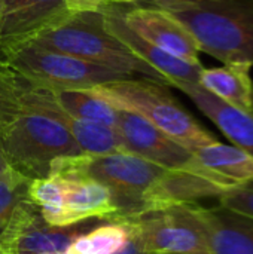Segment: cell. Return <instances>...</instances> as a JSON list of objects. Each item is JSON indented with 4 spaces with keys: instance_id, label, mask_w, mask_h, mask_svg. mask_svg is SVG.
Here are the masks:
<instances>
[{
    "instance_id": "cell-10",
    "label": "cell",
    "mask_w": 253,
    "mask_h": 254,
    "mask_svg": "<svg viewBox=\"0 0 253 254\" xmlns=\"http://www.w3.org/2000/svg\"><path fill=\"white\" fill-rule=\"evenodd\" d=\"M115 131L119 138L121 152L139 156L166 170L198 173L213 177L230 188L237 186L231 180L206 168L191 150L176 143L173 138L136 113L118 110Z\"/></svg>"
},
{
    "instance_id": "cell-8",
    "label": "cell",
    "mask_w": 253,
    "mask_h": 254,
    "mask_svg": "<svg viewBox=\"0 0 253 254\" xmlns=\"http://www.w3.org/2000/svg\"><path fill=\"white\" fill-rule=\"evenodd\" d=\"M79 165L85 174L106 186L113 195L119 210L116 222L139 216L145 193L167 171L157 164L125 152L81 155Z\"/></svg>"
},
{
    "instance_id": "cell-1",
    "label": "cell",
    "mask_w": 253,
    "mask_h": 254,
    "mask_svg": "<svg viewBox=\"0 0 253 254\" xmlns=\"http://www.w3.org/2000/svg\"><path fill=\"white\" fill-rule=\"evenodd\" d=\"M63 115L51 88L0 61V152L15 171L45 179L54 161L84 155Z\"/></svg>"
},
{
    "instance_id": "cell-3",
    "label": "cell",
    "mask_w": 253,
    "mask_h": 254,
    "mask_svg": "<svg viewBox=\"0 0 253 254\" xmlns=\"http://www.w3.org/2000/svg\"><path fill=\"white\" fill-rule=\"evenodd\" d=\"M155 7L183 25L200 52L224 64L253 65V0H200Z\"/></svg>"
},
{
    "instance_id": "cell-15",
    "label": "cell",
    "mask_w": 253,
    "mask_h": 254,
    "mask_svg": "<svg viewBox=\"0 0 253 254\" xmlns=\"http://www.w3.org/2000/svg\"><path fill=\"white\" fill-rule=\"evenodd\" d=\"M213 254H253V219L222 205L206 208L194 204Z\"/></svg>"
},
{
    "instance_id": "cell-23",
    "label": "cell",
    "mask_w": 253,
    "mask_h": 254,
    "mask_svg": "<svg viewBox=\"0 0 253 254\" xmlns=\"http://www.w3.org/2000/svg\"><path fill=\"white\" fill-rule=\"evenodd\" d=\"M152 6H166V4H176V3H194L200 0H149Z\"/></svg>"
},
{
    "instance_id": "cell-22",
    "label": "cell",
    "mask_w": 253,
    "mask_h": 254,
    "mask_svg": "<svg viewBox=\"0 0 253 254\" xmlns=\"http://www.w3.org/2000/svg\"><path fill=\"white\" fill-rule=\"evenodd\" d=\"M115 254H148V253H145L142 249H140V246L133 240V238H130V241L118 252V253H115Z\"/></svg>"
},
{
    "instance_id": "cell-7",
    "label": "cell",
    "mask_w": 253,
    "mask_h": 254,
    "mask_svg": "<svg viewBox=\"0 0 253 254\" xmlns=\"http://www.w3.org/2000/svg\"><path fill=\"white\" fill-rule=\"evenodd\" d=\"M148 254H213L194 204L154 210L122 222Z\"/></svg>"
},
{
    "instance_id": "cell-28",
    "label": "cell",
    "mask_w": 253,
    "mask_h": 254,
    "mask_svg": "<svg viewBox=\"0 0 253 254\" xmlns=\"http://www.w3.org/2000/svg\"><path fill=\"white\" fill-rule=\"evenodd\" d=\"M0 254H6L4 252H1V249H0Z\"/></svg>"
},
{
    "instance_id": "cell-5",
    "label": "cell",
    "mask_w": 253,
    "mask_h": 254,
    "mask_svg": "<svg viewBox=\"0 0 253 254\" xmlns=\"http://www.w3.org/2000/svg\"><path fill=\"white\" fill-rule=\"evenodd\" d=\"M88 91L118 110L142 116L191 152L218 141L171 97L163 83L149 79H125Z\"/></svg>"
},
{
    "instance_id": "cell-12",
    "label": "cell",
    "mask_w": 253,
    "mask_h": 254,
    "mask_svg": "<svg viewBox=\"0 0 253 254\" xmlns=\"http://www.w3.org/2000/svg\"><path fill=\"white\" fill-rule=\"evenodd\" d=\"M103 16L106 30L121 40L136 57L157 70L164 77L167 85L173 86L179 82L200 83V76L204 70L201 63H189L177 58L142 39L124 22L121 9L115 6L106 4L103 9Z\"/></svg>"
},
{
    "instance_id": "cell-16",
    "label": "cell",
    "mask_w": 253,
    "mask_h": 254,
    "mask_svg": "<svg viewBox=\"0 0 253 254\" xmlns=\"http://www.w3.org/2000/svg\"><path fill=\"white\" fill-rule=\"evenodd\" d=\"M200 85L222 101L252 112L253 82L251 67L239 64H225L222 67L204 68L200 76Z\"/></svg>"
},
{
    "instance_id": "cell-17",
    "label": "cell",
    "mask_w": 253,
    "mask_h": 254,
    "mask_svg": "<svg viewBox=\"0 0 253 254\" xmlns=\"http://www.w3.org/2000/svg\"><path fill=\"white\" fill-rule=\"evenodd\" d=\"M52 94L58 107L70 118L106 125L115 129L118 109L88 89H52Z\"/></svg>"
},
{
    "instance_id": "cell-6",
    "label": "cell",
    "mask_w": 253,
    "mask_h": 254,
    "mask_svg": "<svg viewBox=\"0 0 253 254\" xmlns=\"http://www.w3.org/2000/svg\"><path fill=\"white\" fill-rule=\"evenodd\" d=\"M0 61L30 80L52 89H91L125 79H140L31 43L19 45L3 52Z\"/></svg>"
},
{
    "instance_id": "cell-11",
    "label": "cell",
    "mask_w": 253,
    "mask_h": 254,
    "mask_svg": "<svg viewBox=\"0 0 253 254\" xmlns=\"http://www.w3.org/2000/svg\"><path fill=\"white\" fill-rule=\"evenodd\" d=\"M72 13L67 0H0V55L33 40Z\"/></svg>"
},
{
    "instance_id": "cell-19",
    "label": "cell",
    "mask_w": 253,
    "mask_h": 254,
    "mask_svg": "<svg viewBox=\"0 0 253 254\" xmlns=\"http://www.w3.org/2000/svg\"><path fill=\"white\" fill-rule=\"evenodd\" d=\"M31 182L18 171L0 177V228L6 223L15 205L28 196L27 190Z\"/></svg>"
},
{
    "instance_id": "cell-2",
    "label": "cell",
    "mask_w": 253,
    "mask_h": 254,
    "mask_svg": "<svg viewBox=\"0 0 253 254\" xmlns=\"http://www.w3.org/2000/svg\"><path fill=\"white\" fill-rule=\"evenodd\" d=\"M79 156L54 161L48 177L28 185V198L52 226L69 228L88 220L116 222L119 210L113 195L82 171Z\"/></svg>"
},
{
    "instance_id": "cell-20",
    "label": "cell",
    "mask_w": 253,
    "mask_h": 254,
    "mask_svg": "<svg viewBox=\"0 0 253 254\" xmlns=\"http://www.w3.org/2000/svg\"><path fill=\"white\" fill-rule=\"evenodd\" d=\"M219 205L253 219V183L237 185L219 196Z\"/></svg>"
},
{
    "instance_id": "cell-25",
    "label": "cell",
    "mask_w": 253,
    "mask_h": 254,
    "mask_svg": "<svg viewBox=\"0 0 253 254\" xmlns=\"http://www.w3.org/2000/svg\"><path fill=\"white\" fill-rule=\"evenodd\" d=\"M107 3L109 1H115V3H134V1H137V0H106Z\"/></svg>"
},
{
    "instance_id": "cell-27",
    "label": "cell",
    "mask_w": 253,
    "mask_h": 254,
    "mask_svg": "<svg viewBox=\"0 0 253 254\" xmlns=\"http://www.w3.org/2000/svg\"><path fill=\"white\" fill-rule=\"evenodd\" d=\"M252 113H253V95H252Z\"/></svg>"
},
{
    "instance_id": "cell-26",
    "label": "cell",
    "mask_w": 253,
    "mask_h": 254,
    "mask_svg": "<svg viewBox=\"0 0 253 254\" xmlns=\"http://www.w3.org/2000/svg\"><path fill=\"white\" fill-rule=\"evenodd\" d=\"M45 254H66V253H45Z\"/></svg>"
},
{
    "instance_id": "cell-4",
    "label": "cell",
    "mask_w": 253,
    "mask_h": 254,
    "mask_svg": "<svg viewBox=\"0 0 253 254\" xmlns=\"http://www.w3.org/2000/svg\"><path fill=\"white\" fill-rule=\"evenodd\" d=\"M103 9L72 13L63 22L42 31L27 43L73 55L133 77L149 79L167 86L164 77L157 70L136 57L121 40L106 30Z\"/></svg>"
},
{
    "instance_id": "cell-21",
    "label": "cell",
    "mask_w": 253,
    "mask_h": 254,
    "mask_svg": "<svg viewBox=\"0 0 253 254\" xmlns=\"http://www.w3.org/2000/svg\"><path fill=\"white\" fill-rule=\"evenodd\" d=\"M67 4L69 9L76 13L84 10H100L109 3L106 0H67Z\"/></svg>"
},
{
    "instance_id": "cell-14",
    "label": "cell",
    "mask_w": 253,
    "mask_h": 254,
    "mask_svg": "<svg viewBox=\"0 0 253 254\" xmlns=\"http://www.w3.org/2000/svg\"><path fill=\"white\" fill-rule=\"evenodd\" d=\"M173 86L185 92L194 101L198 110H201V113L206 115L233 141V146L253 156L252 112L237 109L222 101L200 83L179 82Z\"/></svg>"
},
{
    "instance_id": "cell-24",
    "label": "cell",
    "mask_w": 253,
    "mask_h": 254,
    "mask_svg": "<svg viewBox=\"0 0 253 254\" xmlns=\"http://www.w3.org/2000/svg\"><path fill=\"white\" fill-rule=\"evenodd\" d=\"M12 171H15V170L9 165V162L4 159V156H3L1 152H0V177L7 176V174H10Z\"/></svg>"
},
{
    "instance_id": "cell-18",
    "label": "cell",
    "mask_w": 253,
    "mask_h": 254,
    "mask_svg": "<svg viewBox=\"0 0 253 254\" xmlns=\"http://www.w3.org/2000/svg\"><path fill=\"white\" fill-rule=\"evenodd\" d=\"M130 229L122 222H107L78 237L66 254H115L130 241Z\"/></svg>"
},
{
    "instance_id": "cell-9",
    "label": "cell",
    "mask_w": 253,
    "mask_h": 254,
    "mask_svg": "<svg viewBox=\"0 0 253 254\" xmlns=\"http://www.w3.org/2000/svg\"><path fill=\"white\" fill-rule=\"evenodd\" d=\"M101 222L88 220L69 228L52 226L46 222L40 208L27 196L15 205L9 219L0 228V249L6 254L66 253L78 237Z\"/></svg>"
},
{
    "instance_id": "cell-13",
    "label": "cell",
    "mask_w": 253,
    "mask_h": 254,
    "mask_svg": "<svg viewBox=\"0 0 253 254\" xmlns=\"http://www.w3.org/2000/svg\"><path fill=\"white\" fill-rule=\"evenodd\" d=\"M124 22L142 39L189 63H200L198 45L191 33L170 13L155 6L121 10Z\"/></svg>"
}]
</instances>
